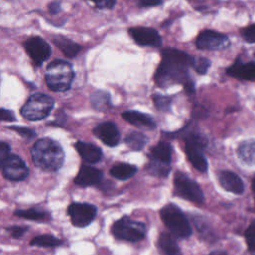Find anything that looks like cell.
<instances>
[{
	"instance_id": "3",
	"label": "cell",
	"mask_w": 255,
	"mask_h": 255,
	"mask_svg": "<svg viewBox=\"0 0 255 255\" xmlns=\"http://www.w3.org/2000/svg\"><path fill=\"white\" fill-rule=\"evenodd\" d=\"M48 87L55 92H65L70 89L74 79L72 66L63 60H55L50 63L45 75Z\"/></svg>"
},
{
	"instance_id": "39",
	"label": "cell",
	"mask_w": 255,
	"mask_h": 255,
	"mask_svg": "<svg viewBox=\"0 0 255 255\" xmlns=\"http://www.w3.org/2000/svg\"><path fill=\"white\" fill-rule=\"evenodd\" d=\"M162 0H138V5L140 7H153L160 5Z\"/></svg>"
},
{
	"instance_id": "38",
	"label": "cell",
	"mask_w": 255,
	"mask_h": 255,
	"mask_svg": "<svg viewBox=\"0 0 255 255\" xmlns=\"http://www.w3.org/2000/svg\"><path fill=\"white\" fill-rule=\"evenodd\" d=\"M15 115L13 112L6 110V109H0V121H6V122H13L15 121Z\"/></svg>"
},
{
	"instance_id": "13",
	"label": "cell",
	"mask_w": 255,
	"mask_h": 255,
	"mask_svg": "<svg viewBox=\"0 0 255 255\" xmlns=\"http://www.w3.org/2000/svg\"><path fill=\"white\" fill-rule=\"evenodd\" d=\"M130 37L134 42L143 47H160L162 44L161 37L156 30L146 27H135L128 30Z\"/></svg>"
},
{
	"instance_id": "41",
	"label": "cell",
	"mask_w": 255,
	"mask_h": 255,
	"mask_svg": "<svg viewBox=\"0 0 255 255\" xmlns=\"http://www.w3.org/2000/svg\"><path fill=\"white\" fill-rule=\"evenodd\" d=\"M209 255H228L225 251H219V250H215L213 252H211Z\"/></svg>"
},
{
	"instance_id": "21",
	"label": "cell",
	"mask_w": 255,
	"mask_h": 255,
	"mask_svg": "<svg viewBox=\"0 0 255 255\" xmlns=\"http://www.w3.org/2000/svg\"><path fill=\"white\" fill-rule=\"evenodd\" d=\"M158 246L164 255H182L175 239L168 233L160 234Z\"/></svg>"
},
{
	"instance_id": "40",
	"label": "cell",
	"mask_w": 255,
	"mask_h": 255,
	"mask_svg": "<svg viewBox=\"0 0 255 255\" xmlns=\"http://www.w3.org/2000/svg\"><path fill=\"white\" fill-rule=\"evenodd\" d=\"M60 10H61L60 2L55 1V2H53L49 5V11H50L51 14H57V13L60 12Z\"/></svg>"
},
{
	"instance_id": "19",
	"label": "cell",
	"mask_w": 255,
	"mask_h": 255,
	"mask_svg": "<svg viewBox=\"0 0 255 255\" xmlns=\"http://www.w3.org/2000/svg\"><path fill=\"white\" fill-rule=\"evenodd\" d=\"M122 117L124 120L136 127L149 128H155V122L149 115L137 111H126L122 114Z\"/></svg>"
},
{
	"instance_id": "1",
	"label": "cell",
	"mask_w": 255,
	"mask_h": 255,
	"mask_svg": "<svg viewBox=\"0 0 255 255\" xmlns=\"http://www.w3.org/2000/svg\"><path fill=\"white\" fill-rule=\"evenodd\" d=\"M161 56L162 60L154 74L157 86L167 88L175 84L184 85L190 80L188 69L192 66L194 57L173 48L163 49Z\"/></svg>"
},
{
	"instance_id": "32",
	"label": "cell",
	"mask_w": 255,
	"mask_h": 255,
	"mask_svg": "<svg viewBox=\"0 0 255 255\" xmlns=\"http://www.w3.org/2000/svg\"><path fill=\"white\" fill-rule=\"evenodd\" d=\"M245 239L248 249L255 252V220L252 221L245 230Z\"/></svg>"
},
{
	"instance_id": "33",
	"label": "cell",
	"mask_w": 255,
	"mask_h": 255,
	"mask_svg": "<svg viewBox=\"0 0 255 255\" xmlns=\"http://www.w3.org/2000/svg\"><path fill=\"white\" fill-rule=\"evenodd\" d=\"M241 35L246 42L251 44L255 43V24L244 28L241 31Z\"/></svg>"
},
{
	"instance_id": "31",
	"label": "cell",
	"mask_w": 255,
	"mask_h": 255,
	"mask_svg": "<svg viewBox=\"0 0 255 255\" xmlns=\"http://www.w3.org/2000/svg\"><path fill=\"white\" fill-rule=\"evenodd\" d=\"M171 98L162 95H154L153 103L159 111H168L171 105Z\"/></svg>"
},
{
	"instance_id": "24",
	"label": "cell",
	"mask_w": 255,
	"mask_h": 255,
	"mask_svg": "<svg viewBox=\"0 0 255 255\" xmlns=\"http://www.w3.org/2000/svg\"><path fill=\"white\" fill-rule=\"evenodd\" d=\"M54 44L67 56V57H75L81 50V46L72 40L66 38H55L53 40Z\"/></svg>"
},
{
	"instance_id": "12",
	"label": "cell",
	"mask_w": 255,
	"mask_h": 255,
	"mask_svg": "<svg viewBox=\"0 0 255 255\" xmlns=\"http://www.w3.org/2000/svg\"><path fill=\"white\" fill-rule=\"evenodd\" d=\"M25 49L35 64L41 65L51 55V48L48 43L40 37H31L25 44Z\"/></svg>"
},
{
	"instance_id": "25",
	"label": "cell",
	"mask_w": 255,
	"mask_h": 255,
	"mask_svg": "<svg viewBox=\"0 0 255 255\" xmlns=\"http://www.w3.org/2000/svg\"><path fill=\"white\" fill-rule=\"evenodd\" d=\"M91 103L96 110L105 111L111 106L110 95L105 91H96L91 95Z\"/></svg>"
},
{
	"instance_id": "10",
	"label": "cell",
	"mask_w": 255,
	"mask_h": 255,
	"mask_svg": "<svg viewBox=\"0 0 255 255\" xmlns=\"http://www.w3.org/2000/svg\"><path fill=\"white\" fill-rule=\"evenodd\" d=\"M195 45L200 50H219L229 45V39L216 31L205 30L197 36Z\"/></svg>"
},
{
	"instance_id": "17",
	"label": "cell",
	"mask_w": 255,
	"mask_h": 255,
	"mask_svg": "<svg viewBox=\"0 0 255 255\" xmlns=\"http://www.w3.org/2000/svg\"><path fill=\"white\" fill-rule=\"evenodd\" d=\"M226 74L236 79L255 82V63H241L236 61L226 69Z\"/></svg>"
},
{
	"instance_id": "22",
	"label": "cell",
	"mask_w": 255,
	"mask_h": 255,
	"mask_svg": "<svg viewBox=\"0 0 255 255\" xmlns=\"http://www.w3.org/2000/svg\"><path fill=\"white\" fill-rule=\"evenodd\" d=\"M137 171V168L134 165L128 164V163H119L114 165L110 173L113 177L120 179V180H126L130 177H132Z\"/></svg>"
},
{
	"instance_id": "9",
	"label": "cell",
	"mask_w": 255,
	"mask_h": 255,
	"mask_svg": "<svg viewBox=\"0 0 255 255\" xmlns=\"http://www.w3.org/2000/svg\"><path fill=\"white\" fill-rule=\"evenodd\" d=\"M73 225L76 227H85L89 225L97 214V208L90 203L74 202L68 208Z\"/></svg>"
},
{
	"instance_id": "5",
	"label": "cell",
	"mask_w": 255,
	"mask_h": 255,
	"mask_svg": "<svg viewBox=\"0 0 255 255\" xmlns=\"http://www.w3.org/2000/svg\"><path fill=\"white\" fill-rule=\"evenodd\" d=\"M54 107V100L45 94H34L21 108V115L30 121L46 118Z\"/></svg>"
},
{
	"instance_id": "36",
	"label": "cell",
	"mask_w": 255,
	"mask_h": 255,
	"mask_svg": "<svg viewBox=\"0 0 255 255\" xmlns=\"http://www.w3.org/2000/svg\"><path fill=\"white\" fill-rule=\"evenodd\" d=\"M90 1H92L100 9H112L116 4V0H90Z\"/></svg>"
},
{
	"instance_id": "23",
	"label": "cell",
	"mask_w": 255,
	"mask_h": 255,
	"mask_svg": "<svg viewBox=\"0 0 255 255\" xmlns=\"http://www.w3.org/2000/svg\"><path fill=\"white\" fill-rule=\"evenodd\" d=\"M237 154L245 163L255 164V141L248 140L242 142L237 149Z\"/></svg>"
},
{
	"instance_id": "27",
	"label": "cell",
	"mask_w": 255,
	"mask_h": 255,
	"mask_svg": "<svg viewBox=\"0 0 255 255\" xmlns=\"http://www.w3.org/2000/svg\"><path fill=\"white\" fill-rule=\"evenodd\" d=\"M61 244H62V241L60 239L50 234L38 235L31 240V245L41 246V247H55Z\"/></svg>"
},
{
	"instance_id": "35",
	"label": "cell",
	"mask_w": 255,
	"mask_h": 255,
	"mask_svg": "<svg viewBox=\"0 0 255 255\" xmlns=\"http://www.w3.org/2000/svg\"><path fill=\"white\" fill-rule=\"evenodd\" d=\"M10 128H12L15 131H17L21 136H23L26 139H31L34 136H36V133L34 132V130L31 129V128H24V127H10Z\"/></svg>"
},
{
	"instance_id": "28",
	"label": "cell",
	"mask_w": 255,
	"mask_h": 255,
	"mask_svg": "<svg viewBox=\"0 0 255 255\" xmlns=\"http://www.w3.org/2000/svg\"><path fill=\"white\" fill-rule=\"evenodd\" d=\"M147 170L152 175L163 177V176H166L169 173L170 166L167 163H163V162H160V161H157V160L149 159Z\"/></svg>"
},
{
	"instance_id": "8",
	"label": "cell",
	"mask_w": 255,
	"mask_h": 255,
	"mask_svg": "<svg viewBox=\"0 0 255 255\" xmlns=\"http://www.w3.org/2000/svg\"><path fill=\"white\" fill-rule=\"evenodd\" d=\"M174 189L178 196L191 202L200 204L204 201V195L199 185L181 172L175 173Z\"/></svg>"
},
{
	"instance_id": "26",
	"label": "cell",
	"mask_w": 255,
	"mask_h": 255,
	"mask_svg": "<svg viewBox=\"0 0 255 255\" xmlns=\"http://www.w3.org/2000/svg\"><path fill=\"white\" fill-rule=\"evenodd\" d=\"M146 141H147L146 136L139 131L129 132L125 138V142L127 143V145L133 150L142 149L146 144Z\"/></svg>"
},
{
	"instance_id": "7",
	"label": "cell",
	"mask_w": 255,
	"mask_h": 255,
	"mask_svg": "<svg viewBox=\"0 0 255 255\" xmlns=\"http://www.w3.org/2000/svg\"><path fill=\"white\" fill-rule=\"evenodd\" d=\"M205 145L206 139L197 133H190L185 139V151L187 158L193 167L200 172H205L207 170V161L202 153V149Z\"/></svg>"
},
{
	"instance_id": "30",
	"label": "cell",
	"mask_w": 255,
	"mask_h": 255,
	"mask_svg": "<svg viewBox=\"0 0 255 255\" xmlns=\"http://www.w3.org/2000/svg\"><path fill=\"white\" fill-rule=\"evenodd\" d=\"M210 61L206 58L199 57V58H194L193 63H192V68L200 75L206 74L207 70L210 67Z\"/></svg>"
},
{
	"instance_id": "16",
	"label": "cell",
	"mask_w": 255,
	"mask_h": 255,
	"mask_svg": "<svg viewBox=\"0 0 255 255\" xmlns=\"http://www.w3.org/2000/svg\"><path fill=\"white\" fill-rule=\"evenodd\" d=\"M102 177L103 174L98 168L89 165H83L75 177V183L84 187L91 186L98 184L102 180Z\"/></svg>"
},
{
	"instance_id": "34",
	"label": "cell",
	"mask_w": 255,
	"mask_h": 255,
	"mask_svg": "<svg viewBox=\"0 0 255 255\" xmlns=\"http://www.w3.org/2000/svg\"><path fill=\"white\" fill-rule=\"evenodd\" d=\"M9 155H10V145L6 142L0 141V169L3 167Z\"/></svg>"
},
{
	"instance_id": "6",
	"label": "cell",
	"mask_w": 255,
	"mask_h": 255,
	"mask_svg": "<svg viewBox=\"0 0 255 255\" xmlns=\"http://www.w3.org/2000/svg\"><path fill=\"white\" fill-rule=\"evenodd\" d=\"M112 232L118 239L136 242L144 238L146 227L142 222L135 221L127 216H124L113 224Z\"/></svg>"
},
{
	"instance_id": "42",
	"label": "cell",
	"mask_w": 255,
	"mask_h": 255,
	"mask_svg": "<svg viewBox=\"0 0 255 255\" xmlns=\"http://www.w3.org/2000/svg\"><path fill=\"white\" fill-rule=\"evenodd\" d=\"M252 189H253V192H254V197H255V177L253 179V182H252Z\"/></svg>"
},
{
	"instance_id": "29",
	"label": "cell",
	"mask_w": 255,
	"mask_h": 255,
	"mask_svg": "<svg viewBox=\"0 0 255 255\" xmlns=\"http://www.w3.org/2000/svg\"><path fill=\"white\" fill-rule=\"evenodd\" d=\"M15 215H17L19 217L26 218V219H30V220H44L47 217L46 212L39 210V209H35V208L16 210Z\"/></svg>"
},
{
	"instance_id": "4",
	"label": "cell",
	"mask_w": 255,
	"mask_h": 255,
	"mask_svg": "<svg viewBox=\"0 0 255 255\" xmlns=\"http://www.w3.org/2000/svg\"><path fill=\"white\" fill-rule=\"evenodd\" d=\"M160 217L170 232L177 237H188L191 227L183 212L174 204L168 203L160 209Z\"/></svg>"
},
{
	"instance_id": "2",
	"label": "cell",
	"mask_w": 255,
	"mask_h": 255,
	"mask_svg": "<svg viewBox=\"0 0 255 255\" xmlns=\"http://www.w3.org/2000/svg\"><path fill=\"white\" fill-rule=\"evenodd\" d=\"M31 154L36 166L49 171H56L61 168L65 158L62 146L57 141L47 137L35 142Z\"/></svg>"
},
{
	"instance_id": "37",
	"label": "cell",
	"mask_w": 255,
	"mask_h": 255,
	"mask_svg": "<svg viewBox=\"0 0 255 255\" xmlns=\"http://www.w3.org/2000/svg\"><path fill=\"white\" fill-rule=\"evenodd\" d=\"M10 234L15 237V238H20L26 231H27V226H17V225H14V226H11L7 229Z\"/></svg>"
},
{
	"instance_id": "15",
	"label": "cell",
	"mask_w": 255,
	"mask_h": 255,
	"mask_svg": "<svg viewBox=\"0 0 255 255\" xmlns=\"http://www.w3.org/2000/svg\"><path fill=\"white\" fill-rule=\"evenodd\" d=\"M218 181L225 190L230 191L232 193L241 194L244 191V184L241 178L232 171H220L218 174Z\"/></svg>"
},
{
	"instance_id": "14",
	"label": "cell",
	"mask_w": 255,
	"mask_h": 255,
	"mask_svg": "<svg viewBox=\"0 0 255 255\" xmlns=\"http://www.w3.org/2000/svg\"><path fill=\"white\" fill-rule=\"evenodd\" d=\"M94 134L108 146H116L120 141V132L117 126L112 122L99 124L94 128Z\"/></svg>"
},
{
	"instance_id": "20",
	"label": "cell",
	"mask_w": 255,
	"mask_h": 255,
	"mask_svg": "<svg viewBox=\"0 0 255 255\" xmlns=\"http://www.w3.org/2000/svg\"><path fill=\"white\" fill-rule=\"evenodd\" d=\"M149 159L169 164L171 161V147L167 142H159L149 152Z\"/></svg>"
},
{
	"instance_id": "18",
	"label": "cell",
	"mask_w": 255,
	"mask_h": 255,
	"mask_svg": "<svg viewBox=\"0 0 255 255\" xmlns=\"http://www.w3.org/2000/svg\"><path fill=\"white\" fill-rule=\"evenodd\" d=\"M75 147L81 157L89 162V163H96L101 160L103 152L100 147H98L95 144L87 143L83 141H78L75 143Z\"/></svg>"
},
{
	"instance_id": "11",
	"label": "cell",
	"mask_w": 255,
	"mask_h": 255,
	"mask_svg": "<svg viewBox=\"0 0 255 255\" xmlns=\"http://www.w3.org/2000/svg\"><path fill=\"white\" fill-rule=\"evenodd\" d=\"M2 168L5 178L13 181L23 180L29 173V169L24 160L16 154H10Z\"/></svg>"
}]
</instances>
